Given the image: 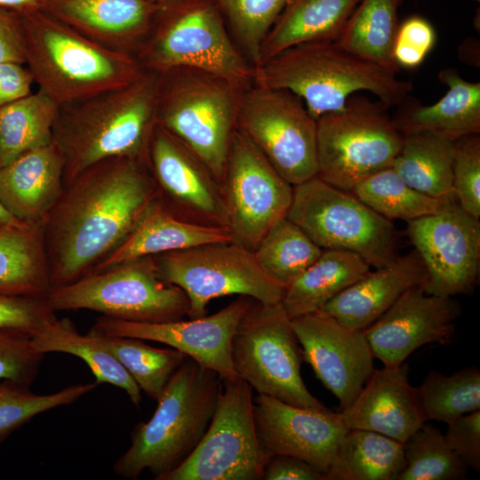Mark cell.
Returning <instances> with one entry per match:
<instances>
[{"instance_id":"6da1fadb","label":"cell","mask_w":480,"mask_h":480,"mask_svg":"<svg viewBox=\"0 0 480 480\" xmlns=\"http://www.w3.org/2000/svg\"><path fill=\"white\" fill-rule=\"evenodd\" d=\"M158 201L148 165L99 161L63 187L43 223L50 291L92 274Z\"/></svg>"},{"instance_id":"7a4b0ae2","label":"cell","mask_w":480,"mask_h":480,"mask_svg":"<svg viewBox=\"0 0 480 480\" xmlns=\"http://www.w3.org/2000/svg\"><path fill=\"white\" fill-rule=\"evenodd\" d=\"M160 74L143 70L131 84L60 106L52 140L64 157L63 187L110 157L148 164Z\"/></svg>"},{"instance_id":"3957f363","label":"cell","mask_w":480,"mask_h":480,"mask_svg":"<svg viewBox=\"0 0 480 480\" xmlns=\"http://www.w3.org/2000/svg\"><path fill=\"white\" fill-rule=\"evenodd\" d=\"M396 74L336 41H324L291 47L254 66L252 84L292 92L317 119L342 110L358 92L373 94L389 108L404 103L412 84Z\"/></svg>"},{"instance_id":"277c9868","label":"cell","mask_w":480,"mask_h":480,"mask_svg":"<svg viewBox=\"0 0 480 480\" xmlns=\"http://www.w3.org/2000/svg\"><path fill=\"white\" fill-rule=\"evenodd\" d=\"M20 13L25 64L60 106L124 87L143 71L134 55L104 47L40 9Z\"/></svg>"},{"instance_id":"5b68a950","label":"cell","mask_w":480,"mask_h":480,"mask_svg":"<svg viewBox=\"0 0 480 480\" xmlns=\"http://www.w3.org/2000/svg\"><path fill=\"white\" fill-rule=\"evenodd\" d=\"M220 387L216 372L186 356L156 400L151 419L135 427L131 445L115 462L114 473L136 479L148 470L162 480L179 467L204 436Z\"/></svg>"},{"instance_id":"8992f818","label":"cell","mask_w":480,"mask_h":480,"mask_svg":"<svg viewBox=\"0 0 480 480\" xmlns=\"http://www.w3.org/2000/svg\"><path fill=\"white\" fill-rule=\"evenodd\" d=\"M143 70L207 71L244 87L253 66L241 52L215 0H166L155 4L149 28L134 53Z\"/></svg>"},{"instance_id":"52a82bcc","label":"cell","mask_w":480,"mask_h":480,"mask_svg":"<svg viewBox=\"0 0 480 480\" xmlns=\"http://www.w3.org/2000/svg\"><path fill=\"white\" fill-rule=\"evenodd\" d=\"M245 88L200 69L160 74L156 124L196 156L220 188Z\"/></svg>"},{"instance_id":"ba28073f","label":"cell","mask_w":480,"mask_h":480,"mask_svg":"<svg viewBox=\"0 0 480 480\" xmlns=\"http://www.w3.org/2000/svg\"><path fill=\"white\" fill-rule=\"evenodd\" d=\"M54 310L89 309L132 322H166L188 316L184 291L159 276L154 255L123 261L49 292Z\"/></svg>"},{"instance_id":"9c48e42d","label":"cell","mask_w":480,"mask_h":480,"mask_svg":"<svg viewBox=\"0 0 480 480\" xmlns=\"http://www.w3.org/2000/svg\"><path fill=\"white\" fill-rule=\"evenodd\" d=\"M388 109L378 100L354 94L342 110L318 117L316 176L351 192L366 177L391 166L404 135Z\"/></svg>"},{"instance_id":"30bf717a","label":"cell","mask_w":480,"mask_h":480,"mask_svg":"<svg viewBox=\"0 0 480 480\" xmlns=\"http://www.w3.org/2000/svg\"><path fill=\"white\" fill-rule=\"evenodd\" d=\"M286 218L323 250L354 252L375 268L398 256V234L391 220L317 176L293 186Z\"/></svg>"},{"instance_id":"8fae6325","label":"cell","mask_w":480,"mask_h":480,"mask_svg":"<svg viewBox=\"0 0 480 480\" xmlns=\"http://www.w3.org/2000/svg\"><path fill=\"white\" fill-rule=\"evenodd\" d=\"M231 359L237 376L259 394L294 406L327 409L301 378V347L280 303L253 300L233 336Z\"/></svg>"},{"instance_id":"7c38bea8","label":"cell","mask_w":480,"mask_h":480,"mask_svg":"<svg viewBox=\"0 0 480 480\" xmlns=\"http://www.w3.org/2000/svg\"><path fill=\"white\" fill-rule=\"evenodd\" d=\"M154 257L159 276L188 296L189 318L206 316L208 303L223 296L236 294L277 304L284 292L254 252L233 242L204 244Z\"/></svg>"},{"instance_id":"4fadbf2b","label":"cell","mask_w":480,"mask_h":480,"mask_svg":"<svg viewBox=\"0 0 480 480\" xmlns=\"http://www.w3.org/2000/svg\"><path fill=\"white\" fill-rule=\"evenodd\" d=\"M267 460L254 422L252 388L237 376L221 380L201 442L162 480H260Z\"/></svg>"},{"instance_id":"5bb4252c","label":"cell","mask_w":480,"mask_h":480,"mask_svg":"<svg viewBox=\"0 0 480 480\" xmlns=\"http://www.w3.org/2000/svg\"><path fill=\"white\" fill-rule=\"evenodd\" d=\"M237 129L290 184L317 174V124L302 100L285 89H244Z\"/></svg>"},{"instance_id":"9a60e30c","label":"cell","mask_w":480,"mask_h":480,"mask_svg":"<svg viewBox=\"0 0 480 480\" xmlns=\"http://www.w3.org/2000/svg\"><path fill=\"white\" fill-rule=\"evenodd\" d=\"M221 193L232 242L254 252L268 230L286 217L293 186L236 129Z\"/></svg>"},{"instance_id":"2e32d148","label":"cell","mask_w":480,"mask_h":480,"mask_svg":"<svg viewBox=\"0 0 480 480\" xmlns=\"http://www.w3.org/2000/svg\"><path fill=\"white\" fill-rule=\"evenodd\" d=\"M407 222L427 272L424 292L439 297L470 293L479 273V219L454 200L436 213Z\"/></svg>"},{"instance_id":"e0dca14e","label":"cell","mask_w":480,"mask_h":480,"mask_svg":"<svg viewBox=\"0 0 480 480\" xmlns=\"http://www.w3.org/2000/svg\"><path fill=\"white\" fill-rule=\"evenodd\" d=\"M253 300L251 297L239 296L213 315L189 320L148 323L102 316L88 333L160 342L213 370L221 380L230 379L237 377L231 359V341Z\"/></svg>"},{"instance_id":"ac0fdd59","label":"cell","mask_w":480,"mask_h":480,"mask_svg":"<svg viewBox=\"0 0 480 480\" xmlns=\"http://www.w3.org/2000/svg\"><path fill=\"white\" fill-rule=\"evenodd\" d=\"M147 165L164 208L188 221L226 227L219 182L196 156L156 124Z\"/></svg>"},{"instance_id":"d6986e66","label":"cell","mask_w":480,"mask_h":480,"mask_svg":"<svg viewBox=\"0 0 480 480\" xmlns=\"http://www.w3.org/2000/svg\"><path fill=\"white\" fill-rule=\"evenodd\" d=\"M291 324L303 361L338 398L341 410L348 407L374 370L364 331L347 327L320 311L292 318Z\"/></svg>"},{"instance_id":"ffe728a7","label":"cell","mask_w":480,"mask_h":480,"mask_svg":"<svg viewBox=\"0 0 480 480\" xmlns=\"http://www.w3.org/2000/svg\"><path fill=\"white\" fill-rule=\"evenodd\" d=\"M253 416L268 459L273 455L300 458L327 480L339 443L348 429L339 412L294 406L259 394L253 398Z\"/></svg>"},{"instance_id":"44dd1931","label":"cell","mask_w":480,"mask_h":480,"mask_svg":"<svg viewBox=\"0 0 480 480\" xmlns=\"http://www.w3.org/2000/svg\"><path fill=\"white\" fill-rule=\"evenodd\" d=\"M460 314L452 297L428 294L420 285L404 292L364 331L374 357L384 365H400L421 346L451 342Z\"/></svg>"},{"instance_id":"7402d4cb","label":"cell","mask_w":480,"mask_h":480,"mask_svg":"<svg viewBox=\"0 0 480 480\" xmlns=\"http://www.w3.org/2000/svg\"><path fill=\"white\" fill-rule=\"evenodd\" d=\"M339 413L348 428L374 431L402 444L427 422L405 363L374 369L352 404Z\"/></svg>"},{"instance_id":"603a6c76","label":"cell","mask_w":480,"mask_h":480,"mask_svg":"<svg viewBox=\"0 0 480 480\" xmlns=\"http://www.w3.org/2000/svg\"><path fill=\"white\" fill-rule=\"evenodd\" d=\"M40 10L104 47L134 55L155 4L148 0H50Z\"/></svg>"},{"instance_id":"cb8c5ba5","label":"cell","mask_w":480,"mask_h":480,"mask_svg":"<svg viewBox=\"0 0 480 480\" xmlns=\"http://www.w3.org/2000/svg\"><path fill=\"white\" fill-rule=\"evenodd\" d=\"M425 266L414 250L369 271L332 299L320 312L340 324L365 330L411 288L424 285Z\"/></svg>"},{"instance_id":"d4e9b609","label":"cell","mask_w":480,"mask_h":480,"mask_svg":"<svg viewBox=\"0 0 480 480\" xmlns=\"http://www.w3.org/2000/svg\"><path fill=\"white\" fill-rule=\"evenodd\" d=\"M64 157L52 140L0 168V201L17 220L44 223L63 189Z\"/></svg>"},{"instance_id":"484cf974","label":"cell","mask_w":480,"mask_h":480,"mask_svg":"<svg viewBox=\"0 0 480 480\" xmlns=\"http://www.w3.org/2000/svg\"><path fill=\"white\" fill-rule=\"evenodd\" d=\"M439 80L447 87L444 95L428 106H410L394 118L403 135L429 132L453 141L480 133V83L460 76L457 69L440 71Z\"/></svg>"},{"instance_id":"4316f807","label":"cell","mask_w":480,"mask_h":480,"mask_svg":"<svg viewBox=\"0 0 480 480\" xmlns=\"http://www.w3.org/2000/svg\"><path fill=\"white\" fill-rule=\"evenodd\" d=\"M223 242H232L226 227L202 225L180 219L157 201L126 240L92 274L143 256Z\"/></svg>"},{"instance_id":"83f0119b","label":"cell","mask_w":480,"mask_h":480,"mask_svg":"<svg viewBox=\"0 0 480 480\" xmlns=\"http://www.w3.org/2000/svg\"><path fill=\"white\" fill-rule=\"evenodd\" d=\"M359 1L290 0L264 40L258 64L299 44L336 41Z\"/></svg>"},{"instance_id":"f1b7e54d","label":"cell","mask_w":480,"mask_h":480,"mask_svg":"<svg viewBox=\"0 0 480 480\" xmlns=\"http://www.w3.org/2000/svg\"><path fill=\"white\" fill-rule=\"evenodd\" d=\"M370 268L354 252L324 250L313 264L286 286L280 304L290 319L318 312L366 275Z\"/></svg>"},{"instance_id":"f546056e","label":"cell","mask_w":480,"mask_h":480,"mask_svg":"<svg viewBox=\"0 0 480 480\" xmlns=\"http://www.w3.org/2000/svg\"><path fill=\"white\" fill-rule=\"evenodd\" d=\"M50 292L43 223L0 229V293L45 298Z\"/></svg>"},{"instance_id":"4dcf8cb0","label":"cell","mask_w":480,"mask_h":480,"mask_svg":"<svg viewBox=\"0 0 480 480\" xmlns=\"http://www.w3.org/2000/svg\"><path fill=\"white\" fill-rule=\"evenodd\" d=\"M404 444L380 433L348 428L339 443L327 480H398Z\"/></svg>"},{"instance_id":"1f68e13d","label":"cell","mask_w":480,"mask_h":480,"mask_svg":"<svg viewBox=\"0 0 480 480\" xmlns=\"http://www.w3.org/2000/svg\"><path fill=\"white\" fill-rule=\"evenodd\" d=\"M35 349L46 353H67L86 363L98 384L108 383L126 392L131 402L140 407L141 389L125 368L105 349L93 335L81 334L68 318L54 319L31 336Z\"/></svg>"},{"instance_id":"d6a6232c","label":"cell","mask_w":480,"mask_h":480,"mask_svg":"<svg viewBox=\"0 0 480 480\" xmlns=\"http://www.w3.org/2000/svg\"><path fill=\"white\" fill-rule=\"evenodd\" d=\"M455 141L429 132L404 136L391 167L412 188L435 198L456 199L452 190Z\"/></svg>"},{"instance_id":"836d02e7","label":"cell","mask_w":480,"mask_h":480,"mask_svg":"<svg viewBox=\"0 0 480 480\" xmlns=\"http://www.w3.org/2000/svg\"><path fill=\"white\" fill-rule=\"evenodd\" d=\"M59 108L39 89L0 106V168L52 141Z\"/></svg>"},{"instance_id":"e575fe53","label":"cell","mask_w":480,"mask_h":480,"mask_svg":"<svg viewBox=\"0 0 480 480\" xmlns=\"http://www.w3.org/2000/svg\"><path fill=\"white\" fill-rule=\"evenodd\" d=\"M403 0H360L336 42L364 60L398 72L393 45Z\"/></svg>"},{"instance_id":"d590c367","label":"cell","mask_w":480,"mask_h":480,"mask_svg":"<svg viewBox=\"0 0 480 480\" xmlns=\"http://www.w3.org/2000/svg\"><path fill=\"white\" fill-rule=\"evenodd\" d=\"M351 193L382 217L410 221L438 212L456 199L435 198L409 186L391 166L358 182Z\"/></svg>"},{"instance_id":"8d00e7d4","label":"cell","mask_w":480,"mask_h":480,"mask_svg":"<svg viewBox=\"0 0 480 480\" xmlns=\"http://www.w3.org/2000/svg\"><path fill=\"white\" fill-rule=\"evenodd\" d=\"M93 336L125 368L141 391L156 401L187 356L175 348H156L137 338Z\"/></svg>"},{"instance_id":"74e56055","label":"cell","mask_w":480,"mask_h":480,"mask_svg":"<svg viewBox=\"0 0 480 480\" xmlns=\"http://www.w3.org/2000/svg\"><path fill=\"white\" fill-rule=\"evenodd\" d=\"M416 390L426 421L448 424L480 410V371L476 367L463 368L448 376L433 370Z\"/></svg>"},{"instance_id":"f35d334b","label":"cell","mask_w":480,"mask_h":480,"mask_svg":"<svg viewBox=\"0 0 480 480\" xmlns=\"http://www.w3.org/2000/svg\"><path fill=\"white\" fill-rule=\"evenodd\" d=\"M309 236L286 217L275 224L254 251L262 268L284 288L323 252Z\"/></svg>"},{"instance_id":"ab89813d","label":"cell","mask_w":480,"mask_h":480,"mask_svg":"<svg viewBox=\"0 0 480 480\" xmlns=\"http://www.w3.org/2000/svg\"><path fill=\"white\" fill-rule=\"evenodd\" d=\"M405 466L398 480L465 479L468 466L437 428L425 422L404 444Z\"/></svg>"},{"instance_id":"60d3db41","label":"cell","mask_w":480,"mask_h":480,"mask_svg":"<svg viewBox=\"0 0 480 480\" xmlns=\"http://www.w3.org/2000/svg\"><path fill=\"white\" fill-rule=\"evenodd\" d=\"M237 46L254 67L261 45L290 0H215Z\"/></svg>"},{"instance_id":"b9f144b4","label":"cell","mask_w":480,"mask_h":480,"mask_svg":"<svg viewBox=\"0 0 480 480\" xmlns=\"http://www.w3.org/2000/svg\"><path fill=\"white\" fill-rule=\"evenodd\" d=\"M98 385L96 381L80 383L55 393L38 395L29 386L0 380V443L35 416L72 404Z\"/></svg>"},{"instance_id":"7bdbcfd3","label":"cell","mask_w":480,"mask_h":480,"mask_svg":"<svg viewBox=\"0 0 480 480\" xmlns=\"http://www.w3.org/2000/svg\"><path fill=\"white\" fill-rule=\"evenodd\" d=\"M452 190L459 204L480 218V136L472 134L455 140Z\"/></svg>"},{"instance_id":"ee69618b","label":"cell","mask_w":480,"mask_h":480,"mask_svg":"<svg viewBox=\"0 0 480 480\" xmlns=\"http://www.w3.org/2000/svg\"><path fill=\"white\" fill-rule=\"evenodd\" d=\"M56 318L46 297L0 293V332H17L31 337Z\"/></svg>"},{"instance_id":"f6af8a7d","label":"cell","mask_w":480,"mask_h":480,"mask_svg":"<svg viewBox=\"0 0 480 480\" xmlns=\"http://www.w3.org/2000/svg\"><path fill=\"white\" fill-rule=\"evenodd\" d=\"M43 356L33 347L30 336L0 332V380L30 386L38 373Z\"/></svg>"},{"instance_id":"bcb514c9","label":"cell","mask_w":480,"mask_h":480,"mask_svg":"<svg viewBox=\"0 0 480 480\" xmlns=\"http://www.w3.org/2000/svg\"><path fill=\"white\" fill-rule=\"evenodd\" d=\"M436 42L433 26L424 18L412 16L398 26L394 45L393 59L400 68L419 67Z\"/></svg>"},{"instance_id":"7dc6e473","label":"cell","mask_w":480,"mask_h":480,"mask_svg":"<svg viewBox=\"0 0 480 480\" xmlns=\"http://www.w3.org/2000/svg\"><path fill=\"white\" fill-rule=\"evenodd\" d=\"M449 446L474 470H480V410L464 414L447 424Z\"/></svg>"},{"instance_id":"c3c4849f","label":"cell","mask_w":480,"mask_h":480,"mask_svg":"<svg viewBox=\"0 0 480 480\" xmlns=\"http://www.w3.org/2000/svg\"><path fill=\"white\" fill-rule=\"evenodd\" d=\"M0 63L25 65L20 13L3 7H0Z\"/></svg>"},{"instance_id":"681fc988","label":"cell","mask_w":480,"mask_h":480,"mask_svg":"<svg viewBox=\"0 0 480 480\" xmlns=\"http://www.w3.org/2000/svg\"><path fill=\"white\" fill-rule=\"evenodd\" d=\"M264 480H326L325 476L305 460L290 455L270 456L265 465Z\"/></svg>"},{"instance_id":"f907efd6","label":"cell","mask_w":480,"mask_h":480,"mask_svg":"<svg viewBox=\"0 0 480 480\" xmlns=\"http://www.w3.org/2000/svg\"><path fill=\"white\" fill-rule=\"evenodd\" d=\"M34 80L23 64L0 63V106L29 94Z\"/></svg>"},{"instance_id":"816d5d0a","label":"cell","mask_w":480,"mask_h":480,"mask_svg":"<svg viewBox=\"0 0 480 480\" xmlns=\"http://www.w3.org/2000/svg\"><path fill=\"white\" fill-rule=\"evenodd\" d=\"M50 0H0V7L16 11L18 12L40 9Z\"/></svg>"},{"instance_id":"f5cc1de1","label":"cell","mask_w":480,"mask_h":480,"mask_svg":"<svg viewBox=\"0 0 480 480\" xmlns=\"http://www.w3.org/2000/svg\"><path fill=\"white\" fill-rule=\"evenodd\" d=\"M24 223L17 220L0 201V229L10 225Z\"/></svg>"},{"instance_id":"db71d44e","label":"cell","mask_w":480,"mask_h":480,"mask_svg":"<svg viewBox=\"0 0 480 480\" xmlns=\"http://www.w3.org/2000/svg\"><path fill=\"white\" fill-rule=\"evenodd\" d=\"M148 1L153 4H160V3L164 2L166 0H148Z\"/></svg>"},{"instance_id":"11a10c76","label":"cell","mask_w":480,"mask_h":480,"mask_svg":"<svg viewBox=\"0 0 480 480\" xmlns=\"http://www.w3.org/2000/svg\"><path fill=\"white\" fill-rule=\"evenodd\" d=\"M474 1H476V2H477V3H479V2H480V0H474Z\"/></svg>"}]
</instances>
